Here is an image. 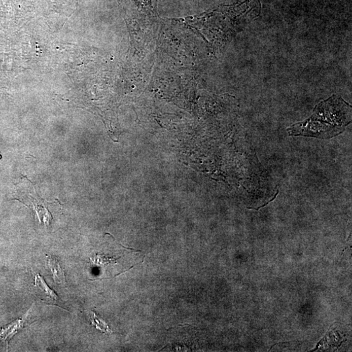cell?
<instances>
[{
  "mask_svg": "<svg viewBox=\"0 0 352 352\" xmlns=\"http://www.w3.org/2000/svg\"><path fill=\"white\" fill-rule=\"evenodd\" d=\"M92 324L93 325L96 326V328H97L98 330H100L104 331V332H112V331L109 330L108 325H107L106 323H104L103 321H99V320L98 319L97 315H96L95 313H93Z\"/></svg>",
  "mask_w": 352,
  "mask_h": 352,
  "instance_id": "5b68a950",
  "label": "cell"
},
{
  "mask_svg": "<svg viewBox=\"0 0 352 352\" xmlns=\"http://www.w3.org/2000/svg\"><path fill=\"white\" fill-rule=\"evenodd\" d=\"M26 322V319L18 320L17 322L7 326V328L2 329L0 331V340H6L7 343H8V340L18 332L19 328H22L26 325V324H24Z\"/></svg>",
  "mask_w": 352,
  "mask_h": 352,
  "instance_id": "3957f363",
  "label": "cell"
},
{
  "mask_svg": "<svg viewBox=\"0 0 352 352\" xmlns=\"http://www.w3.org/2000/svg\"><path fill=\"white\" fill-rule=\"evenodd\" d=\"M2 158V155H0V159H1Z\"/></svg>",
  "mask_w": 352,
  "mask_h": 352,
  "instance_id": "8992f818",
  "label": "cell"
},
{
  "mask_svg": "<svg viewBox=\"0 0 352 352\" xmlns=\"http://www.w3.org/2000/svg\"><path fill=\"white\" fill-rule=\"evenodd\" d=\"M47 258L49 268L51 270L52 275H53L55 283L59 285H65V273H64V271L59 264L58 258L50 255L47 256Z\"/></svg>",
  "mask_w": 352,
  "mask_h": 352,
  "instance_id": "7a4b0ae2",
  "label": "cell"
},
{
  "mask_svg": "<svg viewBox=\"0 0 352 352\" xmlns=\"http://www.w3.org/2000/svg\"><path fill=\"white\" fill-rule=\"evenodd\" d=\"M351 122V106L337 95L318 104L311 116L287 129L290 136L330 139L344 131Z\"/></svg>",
  "mask_w": 352,
  "mask_h": 352,
  "instance_id": "6da1fadb",
  "label": "cell"
},
{
  "mask_svg": "<svg viewBox=\"0 0 352 352\" xmlns=\"http://www.w3.org/2000/svg\"><path fill=\"white\" fill-rule=\"evenodd\" d=\"M35 282L36 287L40 288L41 291L44 292L46 296L49 297L50 299H53L54 301L58 299V296H57L56 293L48 287V285L46 284L45 281L43 280L42 276L39 275V274L36 276Z\"/></svg>",
  "mask_w": 352,
  "mask_h": 352,
  "instance_id": "277c9868",
  "label": "cell"
}]
</instances>
